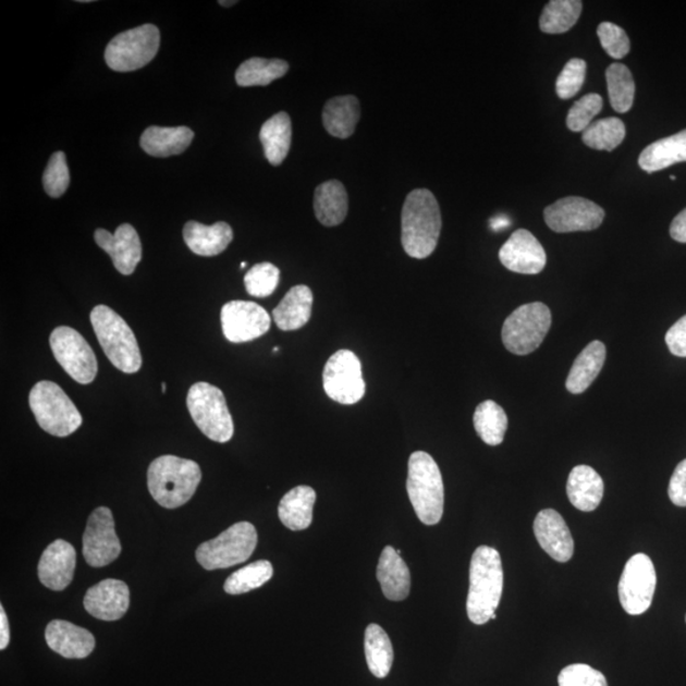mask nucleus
Returning a JSON list of instances; mask_svg holds the SVG:
<instances>
[{
  "label": "nucleus",
  "instance_id": "obj_4",
  "mask_svg": "<svg viewBox=\"0 0 686 686\" xmlns=\"http://www.w3.org/2000/svg\"><path fill=\"white\" fill-rule=\"evenodd\" d=\"M407 492L412 506L425 525H437L444 514V482L430 454L415 452L409 456Z\"/></svg>",
  "mask_w": 686,
  "mask_h": 686
},
{
  "label": "nucleus",
  "instance_id": "obj_14",
  "mask_svg": "<svg viewBox=\"0 0 686 686\" xmlns=\"http://www.w3.org/2000/svg\"><path fill=\"white\" fill-rule=\"evenodd\" d=\"M605 211L584 197L569 196L549 205L544 220L555 233L590 232L604 221Z\"/></svg>",
  "mask_w": 686,
  "mask_h": 686
},
{
  "label": "nucleus",
  "instance_id": "obj_40",
  "mask_svg": "<svg viewBox=\"0 0 686 686\" xmlns=\"http://www.w3.org/2000/svg\"><path fill=\"white\" fill-rule=\"evenodd\" d=\"M273 567L269 561H257L235 571L226 578L224 590L229 595H242L258 589L269 583Z\"/></svg>",
  "mask_w": 686,
  "mask_h": 686
},
{
  "label": "nucleus",
  "instance_id": "obj_38",
  "mask_svg": "<svg viewBox=\"0 0 686 686\" xmlns=\"http://www.w3.org/2000/svg\"><path fill=\"white\" fill-rule=\"evenodd\" d=\"M607 83L610 105L614 111L628 112L635 101L636 83L629 69L615 63L607 69Z\"/></svg>",
  "mask_w": 686,
  "mask_h": 686
},
{
  "label": "nucleus",
  "instance_id": "obj_36",
  "mask_svg": "<svg viewBox=\"0 0 686 686\" xmlns=\"http://www.w3.org/2000/svg\"><path fill=\"white\" fill-rule=\"evenodd\" d=\"M473 424L478 437L487 445L498 446L502 444L509 427V418L505 409L493 401H485L479 404L473 416Z\"/></svg>",
  "mask_w": 686,
  "mask_h": 686
},
{
  "label": "nucleus",
  "instance_id": "obj_13",
  "mask_svg": "<svg viewBox=\"0 0 686 686\" xmlns=\"http://www.w3.org/2000/svg\"><path fill=\"white\" fill-rule=\"evenodd\" d=\"M658 584L653 563L647 554L632 556L623 569L617 592L623 609L629 615H640L650 609Z\"/></svg>",
  "mask_w": 686,
  "mask_h": 686
},
{
  "label": "nucleus",
  "instance_id": "obj_9",
  "mask_svg": "<svg viewBox=\"0 0 686 686\" xmlns=\"http://www.w3.org/2000/svg\"><path fill=\"white\" fill-rule=\"evenodd\" d=\"M551 324V310L546 304L539 302L524 304L511 313L503 323V345L511 354L529 355L544 341Z\"/></svg>",
  "mask_w": 686,
  "mask_h": 686
},
{
  "label": "nucleus",
  "instance_id": "obj_6",
  "mask_svg": "<svg viewBox=\"0 0 686 686\" xmlns=\"http://www.w3.org/2000/svg\"><path fill=\"white\" fill-rule=\"evenodd\" d=\"M28 402L37 424L52 437L66 438L82 426L78 408L53 381H38L30 389Z\"/></svg>",
  "mask_w": 686,
  "mask_h": 686
},
{
  "label": "nucleus",
  "instance_id": "obj_52",
  "mask_svg": "<svg viewBox=\"0 0 686 686\" xmlns=\"http://www.w3.org/2000/svg\"><path fill=\"white\" fill-rule=\"evenodd\" d=\"M220 5H224V7H231L233 4H236V2H223V0H221V2H219Z\"/></svg>",
  "mask_w": 686,
  "mask_h": 686
},
{
  "label": "nucleus",
  "instance_id": "obj_21",
  "mask_svg": "<svg viewBox=\"0 0 686 686\" xmlns=\"http://www.w3.org/2000/svg\"><path fill=\"white\" fill-rule=\"evenodd\" d=\"M534 534L543 551L554 561L568 562L574 555L575 543L568 525L555 510H541L534 520Z\"/></svg>",
  "mask_w": 686,
  "mask_h": 686
},
{
  "label": "nucleus",
  "instance_id": "obj_32",
  "mask_svg": "<svg viewBox=\"0 0 686 686\" xmlns=\"http://www.w3.org/2000/svg\"><path fill=\"white\" fill-rule=\"evenodd\" d=\"M347 211L348 196L340 181H327L316 188L315 212L320 224L340 225L346 219Z\"/></svg>",
  "mask_w": 686,
  "mask_h": 686
},
{
  "label": "nucleus",
  "instance_id": "obj_1",
  "mask_svg": "<svg viewBox=\"0 0 686 686\" xmlns=\"http://www.w3.org/2000/svg\"><path fill=\"white\" fill-rule=\"evenodd\" d=\"M442 226L440 206L431 191H412L402 208V246L406 254L424 259L437 249Z\"/></svg>",
  "mask_w": 686,
  "mask_h": 686
},
{
  "label": "nucleus",
  "instance_id": "obj_2",
  "mask_svg": "<svg viewBox=\"0 0 686 686\" xmlns=\"http://www.w3.org/2000/svg\"><path fill=\"white\" fill-rule=\"evenodd\" d=\"M503 591L501 555L494 548L480 546L471 555L467 613L471 623L495 620Z\"/></svg>",
  "mask_w": 686,
  "mask_h": 686
},
{
  "label": "nucleus",
  "instance_id": "obj_55",
  "mask_svg": "<svg viewBox=\"0 0 686 686\" xmlns=\"http://www.w3.org/2000/svg\"><path fill=\"white\" fill-rule=\"evenodd\" d=\"M670 179H671V181H675L676 180L675 175H671Z\"/></svg>",
  "mask_w": 686,
  "mask_h": 686
},
{
  "label": "nucleus",
  "instance_id": "obj_16",
  "mask_svg": "<svg viewBox=\"0 0 686 686\" xmlns=\"http://www.w3.org/2000/svg\"><path fill=\"white\" fill-rule=\"evenodd\" d=\"M220 319L225 339L233 343L254 341L269 332L271 328L269 313L254 302L226 303L221 308Z\"/></svg>",
  "mask_w": 686,
  "mask_h": 686
},
{
  "label": "nucleus",
  "instance_id": "obj_10",
  "mask_svg": "<svg viewBox=\"0 0 686 686\" xmlns=\"http://www.w3.org/2000/svg\"><path fill=\"white\" fill-rule=\"evenodd\" d=\"M160 34L155 25H143L114 36L105 51L114 72H134L148 65L159 50Z\"/></svg>",
  "mask_w": 686,
  "mask_h": 686
},
{
  "label": "nucleus",
  "instance_id": "obj_46",
  "mask_svg": "<svg viewBox=\"0 0 686 686\" xmlns=\"http://www.w3.org/2000/svg\"><path fill=\"white\" fill-rule=\"evenodd\" d=\"M560 686H608L607 677L600 671L585 663H575L561 671Z\"/></svg>",
  "mask_w": 686,
  "mask_h": 686
},
{
  "label": "nucleus",
  "instance_id": "obj_27",
  "mask_svg": "<svg viewBox=\"0 0 686 686\" xmlns=\"http://www.w3.org/2000/svg\"><path fill=\"white\" fill-rule=\"evenodd\" d=\"M311 308V290L305 285L294 286L273 309V322L284 332L301 330L309 322Z\"/></svg>",
  "mask_w": 686,
  "mask_h": 686
},
{
  "label": "nucleus",
  "instance_id": "obj_23",
  "mask_svg": "<svg viewBox=\"0 0 686 686\" xmlns=\"http://www.w3.org/2000/svg\"><path fill=\"white\" fill-rule=\"evenodd\" d=\"M183 240L195 255L212 257L223 254L233 241V229L224 221L212 225H204L197 221H188L183 228Z\"/></svg>",
  "mask_w": 686,
  "mask_h": 686
},
{
  "label": "nucleus",
  "instance_id": "obj_39",
  "mask_svg": "<svg viewBox=\"0 0 686 686\" xmlns=\"http://www.w3.org/2000/svg\"><path fill=\"white\" fill-rule=\"evenodd\" d=\"M625 137V125L621 119L607 118L592 122L583 134L587 147L612 151L620 147Z\"/></svg>",
  "mask_w": 686,
  "mask_h": 686
},
{
  "label": "nucleus",
  "instance_id": "obj_53",
  "mask_svg": "<svg viewBox=\"0 0 686 686\" xmlns=\"http://www.w3.org/2000/svg\"><path fill=\"white\" fill-rule=\"evenodd\" d=\"M162 391H163V393H166V391H167V384L166 383L162 384Z\"/></svg>",
  "mask_w": 686,
  "mask_h": 686
},
{
  "label": "nucleus",
  "instance_id": "obj_7",
  "mask_svg": "<svg viewBox=\"0 0 686 686\" xmlns=\"http://www.w3.org/2000/svg\"><path fill=\"white\" fill-rule=\"evenodd\" d=\"M187 408L206 438L224 444L232 440L234 424L224 393L216 385L198 381L187 393Z\"/></svg>",
  "mask_w": 686,
  "mask_h": 686
},
{
  "label": "nucleus",
  "instance_id": "obj_42",
  "mask_svg": "<svg viewBox=\"0 0 686 686\" xmlns=\"http://www.w3.org/2000/svg\"><path fill=\"white\" fill-rule=\"evenodd\" d=\"M42 182L46 194L49 196L58 198L65 194L71 183V174H69L66 156L63 151L53 152L44 172Z\"/></svg>",
  "mask_w": 686,
  "mask_h": 686
},
{
  "label": "nucleus",
  "instance_id": "obj_29",
  "mask_svg": "<svg viewBox=\"0 0 686 686\" xmlns=\"http://www.w3.org/2000/svg\"><path fill=\"white\" fill-rule=\"evenodd\" d=\"M362 117L360 102L355 96H340L331 98L324 105L322 120L327 133L347 139L355 133L358 120Z\"/></svg>",
  "mask_w": 686,
  "mask_h": 686
},
{
  "label": "nucleus",
  "instance_id": "obj_45",
  "mask_svg": "<svg viewBox=\"0 0 686 686\" xmlns=\"http://www.w3.org/2000/svg\"><path fill=\"white\" fill-rule=\"evenodd\" d=\"M598 36L609 57L620 60L628 56L630 41L622 27L614 25V23L602 22L598 27Z\"/></svg>",
  "mask_w": 686,
  "mask_h": 686
},
{
  "label": "nucleus",
  "instance_id": "obj_33",
  "mask_svg": "<svg viewBox=\"0 0 686 686\" xmlns=\"http://www.w3.org/2000/svg\"><path fill=\"white\" fill-rule=\"evenodd\" d=\"M292 120L286 112H279L267 120L259 132L266 159L278 167L284 162L292 147Z\"/></svg>",
  "mask_w": 686,
  "mask_h": 686
},
{
  "label": "nucleus",
  "instance_id": "obj_51",
  "mask_svg": "<svg viewBox=\"0 0 686 686\" xmlns=\"http://www.w3.org/2000/svg\"><path fill=\"white\" fill-rule=\"evenodd\" d=\"M510 225V221L509 218L506 217H498L492 219L491 221V228L493 229V231H501V229L506 228Z\"/></svg>",
  "mask_w": 686,
  "mask_h": 686
},
{
  "label": "nucleus",
  "instance_id": "obj_41",
  "mask_svg": "<svg viewBox=\"0 0 686 686\" xmlns=\"http://www.w3.org/2000/svg\"><path fill=\"white\" fill-rule=\"evenodd\" d=\"M280 270L270 262L257 264L244 277L247 293L255 297H267L279 286Z\"/></svg>",
  "mask_w": 686,
  "mask_h": 686
},
{
  "label": "nucleus",
  "instance_id": "obj_25",
  "mask_svg": "<svg viewBox=\"0 0 686 686\" xmlns=\"http://www.w3.org/2000/svg\"><path fill=\"white\" fill-rule=\"evenodd\" d=\"M567 494L572 505L584 513H591L601 503L604 482L599 473L589 465H577L569 473Z\"/></svg>",
  "mask_w": 686,
  "mask_h": 686
},
{
  "label": "nucleus",
  "instance_id": "obj_35",
  "mask_svg": "<svg viewBox=\"0 0 686 686\" xmlns=\"http://www.w3.org/2000/svg\"><path fill=\"white\" fill-rule=\"evenodd\" d=\"M287 71L285 60L250 58L236 69L235 82L240 87H265L282 78Z\"/></svg>",
  "mask_w": 686,
  "mask_h": 686
},
{
  "label": "nucleus",
  "instance_id": "obj_56",
  "mask_svg": "<svg viewBox=\"0 0 686 686\" xmlns=\"http://www.w3.org/2000/svg\"><path fill=\"white\" fill-rule=\"evenodd\" d=\"M685 621H686V616H685Z\"/></svg>",
  "mask_w": 686,
  "mask_h": 686
},
{
  "label": "nucleus",
  "instance_id": "obj_43",
  "mask_svg": "<svg viewBox=\"0 0 686 686\" xmlns=\"http://www.w3.org/2000/svg\"><path fill=\"white\" fill-rule=\"evenodd\" d=\"M602 110V98L597 94H590L578 99L567 114V126L571 132H585L591 125V121Z\"/></svg>",
  "mask_w": 686,
  "mask_h": 686
},
{
  "label": "nucleus",
  "instance_id": "obj_47",
  "mask_svg": "<svg viewBox=\"0 0 686 686\" xmlns=\"http://www.w3.org/2000/svg\"><path fill=\"white\" fill-rule=\"evenodd\" d=\"M669 498L675 506L686 507V460L677 464L670 479Z\"/></svg>",
  "mask_w": 686,
  "mask_h": 686
},
{
  "label": "nucleus",
  "instance_id": "obj_12",
  "mask_svg": "<svg viewBox=\"0 0 686 686\" xmlns=\"http://www.w3.org/2000/svg\"><path fill=\"white\" fill-rule=\"evenodd\" d=\"M323 388L332 401L346 406L364 399L362 363L353 351L340 350L328 358L323 370Z\"/></svg>",
  "mask_w": 686,
  "mask_h": 686
},
{
  "label": "nucleus",
  "instance_id": "obj_18",
  "mask_svg": "<svg viewBox=\"0 0 686 686\" xmlns=\"http://www.w3.org/2000/svg\"><path fill=\"white\" fill-rule=\"evenodd\" d=\"M95 241L111 256L114 269L125 277L134 273L142 261V242L133 225L122 224L113 234L105 229H97Z\"/></svg>",
  "mask_w": 686,
  "mask_h": 686
},
{
  "label": "nucleus",
  "instance_id": "obj_5",
  "mask_svg": "<svg viewBox=\"0 0 686 686\" xmlns=\"http://www.w3.org/2000/svg\"><path fill=\"white\" fill-rule=\"evenodd\" d=\"M90 323L99 345L114 368L126 373L142 369L143 358L135 334L117 311L107 305H97L90 311Z\"/></svg>",
  "mask_w": 686,
  "mask_h": 686
},
{
  "label": "nucleus",
  "instance_id": "obj_31",
  "mask_svg": "<svg viewBox=\"0 0 686 686\" xmlns=\"http://www.w3.org/2000/svg\"><path fill=\"white\" fill-rule=\"evenodd\" d=\"M317 493L309 486H297L280 501L279 517L287 529L299 531L308 529L313 522V507Z\"/></svg>",
  "mask_w": 686,
  "mask_h": 686
},
{
  "label": "nucleus",
  "instance_id": "obj_3",
  "mask_svg": "<svg viewBox=\"0 0 686 686\" xmlns=\"http://www.w3.org/2000/svg\"><path fill=\"white\" fill-rule=\"evenodd\" d=\"M201 482V469L194 461L163 455L152 461L148 469V488L160 506L177 509L187 503Z\"/></svg>",
  "mask_w": 686,
  "mask_h": 686
},
{
  "label": "nucleus",
  "instance_id": "obj_17",
  "mask_svg": "<svg viewBox=\"0 0 686 686\" xmlns=\"http://www.w3.org/2000/svg\"><path fill=\"white\" fill-rule=\"evenodd\" d=\"M500 261L507 270L537 274L544 270L547 255L540 242L526 229H518L500 249Z\"/></svg>",
  "mask_w": 686,
  "mask_h": 686
},
{
  "label": "nucleus",
  "instance_id": "obj_49",
  "mask_svg": "<svg viewBox=\"0 0 686 686\" xmlns=\"http://www.w3.org/2000/svg\"><path fill=\"white\" fill-rule=\"evenodd\" d=\"M670 235L676 242L686 243V209L678 213L671 223Z\"/></svg>",
  "mask_w": 686,
  "mask_h": 686
},
{
  "label": "nucleus",
  "instance_id": "obj_24",
  "mask_svg": "<svg viewBox=\"0 0 686 686\" xmlns=\"http://www.w3.org/2000/svg\"><path fill=\"white\" fill-rule=\"evenodd\" d=\"M377 578L381 591L388 600L403 601L408 598L411 591V574L406 562L393 547H385L381 552Z\"/></svg>",
  "mask_w": 686,
  "mask_h": 686
},
{
  "label": "nucleus",
  "instance_id": "obj_48",
  "mask_svg": "<svg viewBox=\"0 0 686 686\" xmlns=\"http://www.w3.org/2000/svg\"><path fill=\"white\" fill-rule=\"evenodd\" d=\"M665 341L671 354L686 357V316L670 328Z\"/></svg>",
  "mask_w": 686,
  "mask_h": 686
},
{
  "label": "nucleus",
  "instance_id": "obj_50",
  "mask_svg": "<svg viewBox=\"0 0 686 686\" xmlns=\"http://www.w3.org/2000/svg\"><path fill=\"white\" fill-rule=\"evenodd\" d=\"M10 623H8L4 608L0 607V650H5L7 646L10 645Z\"/></svg>",
  "mask_w": 686,
  "mask_h": 686
},
{
  "label": "nucleus",
  "instance_id": "obj_20",
  "mask_svg": "<svg viewBox=\"0 0 686 686\" xmlns=\"http://www.w3.org/2000/svg\"><path fill=\"white\" fill-rule=\"evenodd\" d=\"M76 566L75 549L63 539L45 549L38 562V578L53 591H63L72 584Z\"/></svg>",
  "mask_w": 686,
  "mask_h": 686
},
{
  "label": "nucleus",
  "instance_id": "obj_22",
  "mask_svg": "<svg viewBox=\"0 0 686 686\" xmlns=\"http://www.w3.org/2000/svg\"><path fill=\"white\" fill-rule=\"evenodd\" d=\"M45 638L51 650L65 659H86L96 647V639L89 630L66 621L50 622Z\"/></svg>",
  "mask_w": 686,
  "mask_h": 686
},
{
  "label": "nucleus",
  "instance_id": "obj_15",
  "mask_svg": "<svg viewBox=\"0 0 686 686\" xmlns=\"http://www.w3.org/2000/svg\"><path fill=\"white\" fill-rule=\"evenodd\" d=\"M120 540L114 531L112 511L98 507L90 514L83 536V556L90 567L101 568L119 559Z\"/></svg>",
  "mask_w": 686,
  "mask_h": 686
},
{
  "label": "nucleus",
  "instance_id": "obj_19",
  "mask_svg": "<svg viewBox=\"0 0 686 686\" xmlns=\"http://www.w3.org/2000/svg\"><path fill=\"white\" fill-rule=\"evenodd\" d=\"M130 605V591L124 581L107 578L90 587L84 597V608L99 621L121 620Z\"/></svg>",
  "mask_w": 686,
  "mask_h": 686
},
{
  "label": "nucleus",
  "instance_id": "obj_28",
  "mask_svg": "<svg viewBox=\"0 0 686 686\" xmlns=\"http://www.w3.org/2000/svg\"><path fill=\"white\" fill-rule=\"evenodd\" d=\"M682 162H686V130L648 145L638 158L639 167L647 173Z\"/></svg>",
  "mask_w": 686,
  "mask_h": 686
},
{
  "label": "nucleus",
  "instance_id": "obj_11",
  "mask_svg": "<svg viewBox=\"0 0 686 686\" xmlns=\"http://www.w3.org/2000/svg\"><path fill=\"white\" fill-rule=\"evenodd\" d=\"M50 347L61 368L76 383L90 384L96 379L97 357L78 331L66 326L56 328L50 335Z\"/></svg>",
  "mask_w": 686,
  "mask_h": 686
},
{
  "label": "nucleus",
  "instance_id": "obj_8",
  "mask_svg": "<svg viewBox=\"0 0 686 686\" xmlns=\"http://www.w3.org/2000/svg\"><path fill=\"white\" fill-rule=\"evenodd\" d=\"M257 531L247 522L236 523L220 536L196 549V560L205 569H225L246 562L257 547Z\"/></svg>",
  "mask_w": 686,
  "mask_h": 686
},
{
  "label": "nucleus",
  "instance_id": "obj_37",
  "mask_svg": "<svg viewBox=\"0 0 686 686\" xmlns=\"http://www.w3.org/2000/svg\"><path fill=\"white\" fill-rule=\"evenodd\" d=\"M583 11L579 0H552L541 12L539 27L544 34L559 35L574 27Z\"/></svg>",
  "mask_w": 686,
  "mask_h": 686
},
{
  "label": "nucleus",
  "instance_id": "obj_30",
  "mask_svg": "<svg viewBox=\"0 0 686 686\" xmlns=\"http://www.w3.org/2000/svg\"><path fill=\"white\" fill-rule=\"evenodd\" d=\"M605 358L607 347L604 343L600 341L589 343L572 365L566 381L567 391L572 394L584 393L599 377Z\"/></svg>",
  "mask_w": 686,
  "mask_h": 686
},
{
  "label": "nucleus",
  "instance_id": "obj_34",
  "mask_svg": "<svg viewBox=\"0 0 686 686\" xmlns=\"http://www.w3.org/2000/svg\"><path fill=\"white\" fill-rule=\"evenodd\" d=\"M365 658L373 676L384 678L391 673L393 646L387 632L378 624H370L365 630Z\"/></svg>",
  "mask_w": 686,
  "mask_h": 686
},
{
  "label": "nucleus",
  "instance_id": "obj_44",
  "mask_svg": "<svg viewBox=\"0 0 686 686\" xmlns=\"http://www.w3.org/2000/svg\"><path fill=\"white\" fill-rule=\"evenodd\" d=\"M587 64L583 59H572L556 78L555 91L562 99L575 97L581 90L586 78Z\"/></svg>",
  "mask_w": 686,
  "mask_h": 686
},
{
  "label": "nucleus",
  "instance_id": "obj_54",
  "mask_svg": "<svg viewBox=\"0 0 686 686\" xmlns=\"http://www.w3.org/2000/svg\"><path fill=\"white\" fill-rule=\"evenodd\" d=\"M246 266H247L246 262H242V265H241L242 269H244V267H246Z\"/></svg>",
  "mask_w": 686,
  "mask_h": 686
},
{
  "label": "nucleus",
  "instance_id": "obj_26",
  "mask_svg": "<svg viewBox=\"0 0 686 686\" xmlns=\"http://www.w3.org/2000/svg\"><path fill=\"white\" fill-rule=\"evenodd\" d=\"M194 137L193 130L187 126H150L140 137V147L151 157L168 158L182 155L193 143Z\"/></svg>",
  "mask_w": 686,
  "mask_h": 686
}]
</instances>
